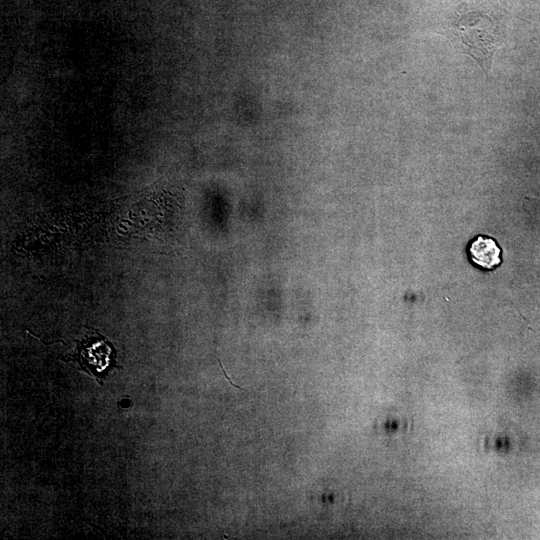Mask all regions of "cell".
<instances>
[{
    "label": "cell",
    "mask_w": 540,
    "mask_h": 540,
    "mask_svg": "<svg viewBox=\"0 0 540 540\" xmlns=\"http://www.w3.org/2000/svg\"><path fill=\"white\" fill-rule=\"evenodd\" d=\"M77 351L76 360L97 378H104L109 368L116 365L113 345L99 333L79 341Z\"/></svg>",
    "instance_id": "cell-2"
},
{
    "label": "cell",
    "mask_w": 540,
    "mask_h": 540,
    "mask_svg": "<svg viewBox=\"0 0 540 540\" xmlns=\"http://www.w3.org/2000/svg\"><path fill=\"white\" fill-rule=\"evenodd\" d=\"M473 263L485 269H492L501 262V250L495 240L490 237L478 236L469 246Z\"/></svg>",
    "instance_id": "cell-3"
},
{
    "label": "cell",
    "mask_w": 540,
    "mask_h": 540,
    "mask_svg": "<svg viewBox=\"0 0 540 540\" xmlns=\"http://www.w3.org/2000/svg\"><path fill=\"white\" fill-rule=\"evenodd\" d=\"M459 37L468 53L488 72L496 49L495 28L486 16L469 14L457 25Z\"/></svg>",
    "instance_id": "cell-1"
}]
</instances>
